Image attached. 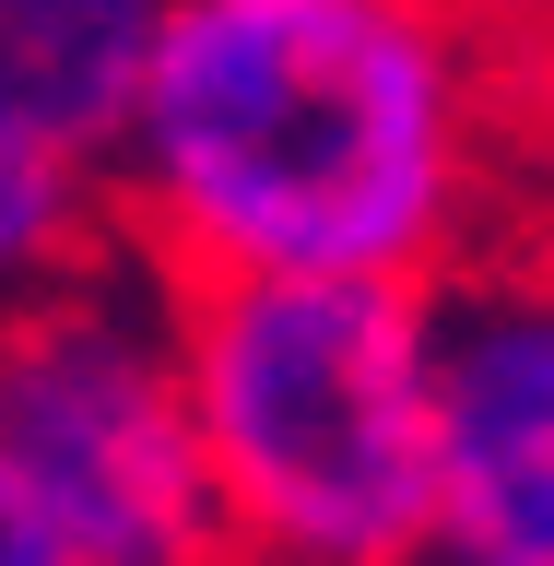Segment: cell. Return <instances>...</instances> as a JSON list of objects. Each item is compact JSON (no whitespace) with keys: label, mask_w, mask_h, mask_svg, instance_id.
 I'll use <instances>...</instances> for the list:
<instances>
[{"label":"cell","mask_w":554,"mask_h":566,"mask_svg":"<svg viewBox=\"0 0 554 566\" xmlns=\"http://www.w3.org/2000/svg\"><path fill=\"white\" fill-rule=\"evenodd\" d=\"M154 12L166 0H0V106L106 154L130 71L154 48Z\"/></svg>","instance_id":"cell-5"},{"label":"cell","mask_w":554,"mask_h":566,"mask_svg":"<svg viewBox=\"0 0 554 566\" xmlns=\"http://www.w3.org/2000/svg\"><path fill=\"white\" fill-rule=\"evenodd\" d=\"M543 224H554V142H543Z\"/></svg>","instance_id":"cell-8"},{"label":"cell","mask_w":554,"mask_h":566,"mask_svg":"<svg viewBox=\"0 0 554 566\" xmlns=\"http://www.w3.org/2000/svg\"><path fill=\"white\" fill-rule=\"evenodd\" d=\"M425 566H554V224L437 283V495Z\"/></svg>","instance_id":"cell-4"},{"label":"cell","mask_w":554,"mask_h":566,"mask_svg":"<svg viewBox=\"0 0 554 566\" xmlns=\"http://www.w3.org/2000/svg\"><path fill=\"white\" fill-rule=\"evenodd\" d=\"M0 460L71 566H237L189 413L177 283L130 248L0 307Z\"/></svg>","instance_id":"cell-3"},{"label":"cell","mask_w":554,"mask_h":566,"mask_svg":"<svg viewBox=\"0 0 554 566\" xmlns=\"http://www.w3.org/2000/svg\"><path fill=\"white\" fill-rule=\"evenodd\" d=\"M177 354L237 566H414L437 495V283H177Z\"/></svg>","instance_id":"cell-2"},{"label":"cell","mask_w":554,"mask_h":566,"mask_svg":"<svg viewBox=\"0 0 554 566\" xmlns=\"http://www.w3.org/2000/svg\"><path fill=\"white\" fill-rule=\"evenodd\" d=\"M414 566H425V555H414Z\"/></svg>","instance_id":"cell-9"},{"label":"cell","mask_w":554,"mask_h":566,"mask_svg":"<svg viewBox=\"0 0 554 566\" xmlns=\"http://www.w3.org/2000/svg\"><path fill=\"white\" fill-rule=\"evenodd\" d=\"M0 566H71L60 543H48V520H35V495H24L12 460H0Z\"/></svg>","instance_id":"cell-7"},{"label":"cell","mask_w":554,"mask_h":566,"mask_svg":"<svg viewBox=\"0 0 554 566\" xmlns=\"http://www.w3.org/2000/svg\"><path fill=\"white\" fill-rule=\"evenodd\" d=\"M106 248H118V224H106V154L0 106V307L35 295V283H60V272H83V260H106Z\"/></svg>","instance_id":"cell-6"},{"label":"cell","mask_w":554,"mask_h":566,"mask_svg":"<svg viewBox=\"0 0 554 566\" xmlns=\"http://www.w3.org/2000/svg\"><path fill=\"white\" fill-rule=\"evenodd\" d=\"M543 0H166L106 130V224L166 283H449L543 224Z\"/></svg>","instance_id":"cell-1"}]
</instances>
